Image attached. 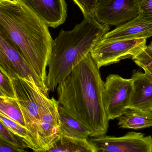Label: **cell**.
Here are the masks:
<instances>
[{
    "label": "cell",
    "instance_id": "obj_21",
    "mask_svg": "<svg viewBox=\"0 0 152 152\" xmlns=\"http://www.w3.org/2000/svg\"><path fill=\"white\" fill-rule=\"evenodd\" d=\"M0 89L4 96L11 98H16L12 80L9 77L0 70Z\"/></svg>",
    "mask_w": 152,
    "mask_h": 152
},
{
    "label": "cell",
    "instance_id": "obj_3",
    "mask_svg": "<svg viewBox=\"0 0 152 152\" xmlns=\"http://www.w3.org/2000/svg\"><path fill=\"white\" fill-rule=\"evenodd\" d=\"M110 29V26L99 23L94 15H89L84 17L72 30L61 31L53 40L48 64L45 84L49 91L54 92Z\"/></svg>",
    "mask_w": 152,
    "mask_h": 152
},
{
    "label": "cell",
    "instance_id": "obj_16",
    "mask_svg": "<svg viewBox=\"0 0 152 152\" xmlns=\"http://www.w3.org/2000/svg\"><path fill=\"white\" fill-rule=\"evenodd\" d=\"M121 128L138 129L152 127V112L135 108H128L118 118Z\"/></svg>",
    "mask_w": 152,
    "mask_h": 152
},
{
    "label": "cell",
    "instance_id": "obj_27",
    "mask_svg": "<svg viewBox=\"0 0 152 152\" xmlns=\"http://www.w3.org/2000/svg\"><path fill=\"white\" fill-rule=\"evenodd\" d=\"M9 1H12L14 2H17L19 1V0H9Z\"/></svg>",
    "mask_w": 152,
    "mask_h": 152
},
{
    "label": "cell",
    "instance_id": "obj_4",
    "mask_svg": "<svg viewBox=\"0 0 152 152\" xmlns=\"http://www.w3.org/2000/svg\"><path fill=\"white\" fill-rule=\"evenodd\" d=\"M12 80L18 100L24 117L26 128L35 147V151L40 150L38 131L40 108L44 94L34 84L18 78Z\"/></svg>",
    "mask_w": 152,
    "mask_h": 152
},
{
    "label": "cell",
    "instance_id": "obj_7",
    "mask_svg": "<svg viewBox=\"0 0 152 152\" xmlns=\"http://www.w3.org/2000/svg\"><path fill=\"white\" fill-rule=\"evenodd\" d=\"M147 39H132L103 42L100 41L90 52L98 69L133 58L146 46Z\"/></svg>",
    "mask_w": 152,
    "mask_h": 152
},
{
    "label": "cell",
    "instance_id": "obj_9",
    "mask_svg": "<svg viewBox=\"0 0 152 152\" xmlns=\"http://www.w3.org/2000/svg\"><path fill=\"white\" fill-rule=\"evenodd\" d=\"M139 14L138 0H97L94 16L101 24L118 26Z\"/></svg>",
    "mask_w": 152,
    "mask_h": 152
},
{
    "label": "cell",
    "instance_id": "obj_14",
    "mask_svg": "<svg viewBox=\"0 0 152 152\" xmlns=\"http://www.w3.org/2000/svg\"><path fill=\"white\" fill-rule=\"evenodd\" d=\"M34 152H96L94 146L86 139L60 136L47 149Z\"/></svg>",
    "mask_w": 152,
    "mask_h": 152
},
{
    "label": "cell",
    "instance_id": "obj_8",
    "mask_svg": "<svg viewBox=\"0 0 152 152\" xmlns=\"http://www.w3.org/2000/svg\"><path fill=\"white\" fill-rule=\"evenodd\" d=\"M89 141L96 152H152L151 136L128 132L121 137L104 135L91 137Z\"/></svg>",
    "mask_w": 152,
    "mask_h": 152
},
{
    "label": "cell",
    "instance_id": "obj_23",
    "mask_svg": "<svg viewBox=\"0 0 152 152\" xmlns=\"http://www.w3.org/2000/svg\"><path fill=\"white\" fill-rule=\"evenodd\" d=\"M139 16L152 24V0H138Z\"/></svg>",
    "mask_w": 152,
    "mask_h": 152
},
{
    "label": "cell",
    "instance_id": "obj_19",
    "mask_svg": "<svg viewBox=\"0 0 152 152\" xmlns=\"http://www.w3.org/2000/svg\"><path fill=\"white\" fill-rule=\"evenodd\" d=\"M132 59L142 68L146 67L152 69V42Z\"/></svg>",
    "mask_w": 152,
    "mask_h": 152
},
{
    "label": "cell",
    "instance_id": "obj_12",
    "mask_svg": "<svg viewBox=\"0 0 152 152\" xmlns=\"http://www.w3.org/2000/svg\"><path fill=\"white\" fill-rule=\"evenodd\" d=\"M152 37V24L138 16L107 32L103 37V42L147 38Z\"/></svg>",
    "mask_w": 152,
    "mask_h": 152
},
{
    "label": "cell",
    "instance_id": "obj_26",
    "mask_svg": "<svg viewBox=\"0 0 152 152\" xmlns=\"http://www.w3.org/2000/svg\"><path fill=\"white\" fill-rule=\"evenodd\" d=\"M0 96H4V93H3L2 91L1 90V89H0Z\"/></svg>",
    "mask_w": 152,
    "mask_h": 152
},
{
    "label": "cell",
    "instance_id": "obj_18",
    "mask_svg": "<svg viewBox=\"0 0 152 152\" xmlns=\"http://www.w3.org/2000/svg\"><path fill=\"white\" fill-rule=\"evenodd\" d=\"M0 121L11 131L12 134L22 140L27 148H30L35 151V147L30 138L26 129L22 126L16 121L6 118L0 114Z\"/></svg>",
    "mask_w": 152,
    "mask_h": 152
},
{
    "label": "cell",
    "instance_id": "obj_11",
    "mask_svg": "<svg viewBox=\"0 0 152 152\" xmlns=\"http://www.w3.org/2000/svg\"><path fill=\"white\" fill-rule=\"evenodd\" d=\"M48 26L58 27L67 17L65 0H20Z\"/></svg>",
    "mask_w": 152,
    "mask_h": 152
},
{
    "label": "cell",
    "instance_id": "obj_5",
    "mask_svg": "<svg viewBox=\"0 0 152 152\" xmlns=\"http://www.w3.org/2000/svg\"><path fill=\"white\" fill-rule=\"evenodd\" d=\"M0 70L11 80L24 79L35 85L49 97L45 82L26 61L8 37L0 30Z\"/></svg>",
    "mask_w": 152,
    "mask_h": 152
},
{
    "label": "cell",
    "instance_id": "obj_1",
    "mask_svg": "<svg viewBox=\"0 0 152 152\" xmlns=\"http://www.w3.org/2000/svg\"><path fill=\"white\" fill-rule=\"evenodd\" d=\"M104 83L89 53L57 88L60 105L88 130L90 137L108 131L109 120L102 102Z\"/></svg>",
    "mask_w": 152,
    "mask_h": 152
},
{
    "label": "cell",
    "instance_id": "obj_24",
    "mask_svg": "<svg viewBox=\"0 0 152 152\" xmlns=\"http://www.w3.org/2000/svg\"><path fill=\"white\" fill-rule=\"evenodd\" d=\"M0 152H29L25 149L17 148L7 142L0 136Z\"/></svg>",
    "mask_w": 152,
    "mask_h": 152
},
{
    "label": "cell",
    "instance_id": "obj_25",
    "mask_svg": "<svg viewBox=\"0 0 152 152\" xmlns=\"http://www.w3.org/2000/svg\"><path fill=\"white\" fill-rule=\"evenodd\" d=\"M142 68L144 70L145 74L152 80V69L146 67H142Z\"/></svg>",
    "mask_w": 152,
    "mask_h": 152
},
{
    "label": "cell",
    "instance_id": "obj_28",
    "mask_svg": "<svg viewBox=\"0 0 152 152\" xmlns=\"http://www.w3.org/2000/svg\"><path fill=\"white\" fill-rule=\"evenodd\" d=\"M4 1H6V0H0V3L1 2Z\"/></svg>",
    "mask_w": 152,
    "mask_h": 152
},
{
    "label": "cell",
    "instance_id": "obj_10",
    "mask_svg": "<svg viewBox=\"0 0 152 152\" xmlns=\"http://www.w3.org/2000/svg\"><path fill=\"white\" fill-rule=\"evenodd\" d=\"M59 106L56 99L43 95L38 131L39 151L47 149L60 137Z\"/></svg>",
    "mask_w": 152,
    "mask_h": 152
},
{
    "label": "cell",
    "instance_id": "obj_6",
    "mask_svg": "<svg viewBox=\"0 0 152 152\" xmlns=\"http://www.w3.org/2000/svg\"><path fill=\"white\" fill-rule=\"evenodd\" d=\"M133 91L131 79L123 78L118 75L106 77L102 92V102L109 121L118 118L129 108Z\"/></svg>",
    "mask_w": 152,
    "mask_h": 152
},
{
    "label": "cell",
    "instance_id": "obj_20",
    "mask_svg": "<svg viewBox=\"0 0 152 152\" xmlns=\"http://www.w3.org/2000/svg\"><path fill=\"white\" fill-rule=\"evenodd\" d=\"M0 136L5 141L17 148H27L26 144L20 138L12 134L8 129L0 121Z\"/></svg>",
    "mask_w": 152,
    "mask_h": 152
},
{
    "label": "cell",
    "instance_id": "obj_22",
    "mask_svg": "<svg viewBox=\"0 0 152 152\" xmlns=\"http://www.w3.org/2000/svg\"><path fill=\"white\" fill-rule=\"evenodd\" d=\"M81 10L84 17L94 15L97 0H73Z\"/></svg>",
    "mask_w": 152,
    "mask_h": 152
},
{
    "label": "cell",
    "instance_id": "obj_13",
    "mask_svg": "<svg viewBox=\"0 0 152 152\" xmlns=\"http://www.w3.org/2000/svg\"><path fill=\"white\" fill-rule=\"evenodd\" d=\"M133 91L129 108L152 112V80L145 73L134 70Z\"/></svg>",
    "mask_w": 152,
    "mask_h": 152
},
{
    "label": "cell",
    "instance_id": "obj_2",
    "mask_svg": "<svg viewBox=\"0 0 152 152\" xmlns=\"http://www.w3.org/2000/svg\"><path fill=\"white\" fill-rule=\"evenodd\" d=\"M0 30L45 82L53 42L48 26L20 0H6L0 3Z\"/></svg>",
    "mask_w": 152,
    "mask_h": 152
},
{
    "label": "cell",
    "instance_id": "obj_15",
    "mask_svg": "<svg viewBox=\"0 0 152 152\" xmlns=\"http://www.w3.org/2000/svg\"><path fill=\"white\" fill-rule=\"evenodd\" d=\"M59 135L71 138L87 140L90 134L80 122L68 114L59 104Z\"/></svg>",
    "mask_w": 152,
    "mask_h": 152
},
{
    "label": "cell",
    "instance_id": "obj_17",
    "mask_svg": "<svg viewBox=\"0 0 152 152\" xmlns=\"http://www.w3.org/2000/svg\"><path fill=\"white\" fill-rule=\"evenodd\" d=\"M0 114L26 128L24 117L17 98L0 96Z\"/></svg>",
    "mask_w": 152,
    "mask_h": 152
}]
</instances>
